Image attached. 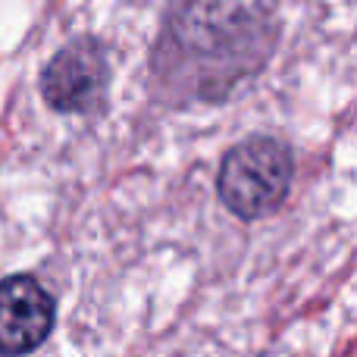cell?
I'll return each mask as SVG.
<instances>
[{"label":"cell","mask_w":357,"mask_h":357,"mask_svg":"<svg viewBox=\"0 0 357 357\" xmlns=\"http://www.w3.org/2000/svg\"><path fill=\"white\" fill-rule=\"evenodd\" d=\"M197 98H222L266 63L276 44V0H178L169 19Z\"/></svg>","instance_id":"6da1fadb"},{"label":"cell","mask_w":357,"mask_h":357,"mask_svg":"<svg viewBox=\"0 0 357 357\" xmlns=\"http://www.w3.org/2000/svg\"><path fill=\"white\" fill-rule=\"evenodd\" d=\"M295 182V157L279 138L257 135L222 157L216 195L238 220H264L285 204Z\"/></svg>","instance_id":"7a4b0ae2"},{"label":"cell","mask_w":357,"mask_h":357,"mask_svg":"<svg viewBox=\"0 0 357 357\" xmlns=\"http://www.w3.org/2000/svg\"><path fill=\"white\" fill-rule=\"evenodd\" d=\"M107 82H110V66L104 47L94 38H75L47 63L41 75V91L54 110L85 113L104 100Z\"/></svg>","instance_id":"3957f363"},{"label":"cell","mask_w":357,"mask_h":357,"mask_svg":"<svg viewBox=\"0 0 357 357\" xmlns=\"http://www.w3.org/2000/svg\"><path fill=\"white\" fill-rule=\"evenodd\" d=\"M54 320V298L38 279L10 276L0 282V354H29L41 348Z\"/></svg>","instance_id":"277c9868"}]
</instances>
